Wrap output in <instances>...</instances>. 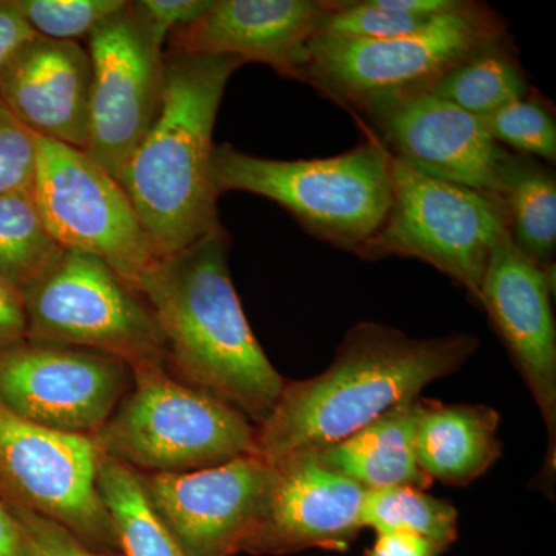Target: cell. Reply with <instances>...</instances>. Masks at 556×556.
<instances>
[{"instance_id":"obj_1","label":"cell","mask_w":556,"mask_h":556,"mask_svg":"<svg viewBox=\"0 0 556 556\" xmlns=\"http://www.w3.org/2000/svg\"><path fill=\"white\" fill-rule=\"evenodd\" d=\"M223 226L174 254L153 260L137 289L159 321L164 368L260 426L283 390L247 316L228 266Z\"/></svg>"},{"instance_id":"obj_2","label":"cell","mask_w":556,"mask_h":556,"mask_svg":"<svg viewBox=\"0 0 556 556\" xmlns=\"http://www.w3.org/2000/svg\"><path fill=\"white\" fill-rule=\"evenodd\" d=\"M478 346L479 339L466 332L415 339L361 321L348 329L324 372L285 382L273 412L257 426V455L274 464L336 444L463 368Z\"/></svg>"},{"instance_id":"obj_3","label":"cell","mask_w":556,"mask_h":556,"mask_svg":"<svg viewBox=\"0 0 556 556\" xmlns=\"http://www.w3.org/2000/svg\"><path fill=\"white\" fill-rule=\"evenodd\" d=\"M241 65L232 56L164 53L159 116L116 177L156 258L222 226L211 179L212 135L228 80Z\"/></svg>"},{"instance_id":"obj_4","label":"cell","mask_w":556,"mask_h":556,"mask_svg":"<svg viewBox=\"0 0 556 556\" xmlns=\"http://www.w3.org/2000/svg\"><path fill=\"white\" fill-rule=\"evenodd\" d=\"M507 39L500 16L463 0L422 30L390 39L314 36L308 47L306 83L339 104L379 113L428 93L445 75L479 50Z\"/></svg>"},{"instance_id":"obj_5","label":"cell","mask_w":556,"mask_h":556,"mask_svg":"<svg viewBox=\"0 0 556 556\" xmlns=\"http://www.w3.org/2000/svg\"><path fill=\"white\" fill-rule=\"evenodd\" d=\"M211 179L217 197L248 192L276 201L317 239L361 254L393 199L391 153L378 141L328 159H260L215 146Z\"/></svg>"},{"instance_id":"obj_6","label":"cell","mask_w":556,"mask_h":556,"mask_svg":"<svg viewBox=\"0 0 556 556\" xmlns=\"http://www.w3.org/2000/svg\"><path fill=\"white\" fill-rule=\"evenodd\" d=\"M98 452L141 475H178L257 455V427L179 382L164 365L131 369V387L90 437Z\"/></svg>"},{"instance_id":"obj_7","label":"cell","mask_w":556,"mask_h":556,"mask_svg":"<svg viewBox=\"0 0 556 556\" xmlns=\"http://www.w3.org/2000/svg\"><path fill=\"white\" fill-rule=\"evenodd\" d=\"M28 339L109 354L130 369L164 365L155 314L108 263L60 249L22 288Z\"/></svg>"},{"instance_id":"obj_8","label":"cell","mask_w":556,"mask_h":556,"mask_svg":"<svg viewBox=\"0 0 556 556\" xmlns=\"http://www.w3.org/2000/svg\"><path fill=\"white\" fill-rule=\"evenodd\" d=\"M393 199L361 257L422 260L456 281L479 306L490 252L508 230L500 197L430 177L391 155Z\"/></svg>"},{"instance_id":"obj_9","label":"cell","mask_w":556,"mask_h":556,"mask_svg":"<svg viewBox=\"0 0 556 556\" xmlns=\"http://www.w3.org/2000/svg\"><path fill=\"white\" fill-rule=\"evenodd\" d=\"M98 459L89 437L38 426L0 404V503L65 527L93 551L121 554Z\"/></svg>"},{"instance_id":"obj_10","label":"cell","mask_w":556,"mask_h":556,"mask_svg":"<svg viewBox=\"0 0 556 556\" xmlns=\"http://www.w3.org/2000/svg\"><path fill=\"white\" fill-rule=\"evenodd\" d=\"M33 199L62 249L108 263L137 288L156 260L129 197L118 179L84 150L39 137Z\"/></svg>"},{"instance_id":"obj_11","label":"cell","mask_w":556,"mask_h":556,"mask_svg":"<svg viewBox=\"0 0 556 556\" xmlns=\"http://www.w3.org/2000/svg\"><path fill=\"white\" fill-rule=\"evenodd\" d=\"M130 387L129 365L98 351L31 339L0 350V404L51 430L93 437Z\"/></svg>"},{"instance_id":"obj_12","label":"cell","mask_w":556,"mask_h":556,"mask_svg":"<svg viewBox=\"0 0 556 556\" xmlns=\"http://www.w3.org/2000/svg\"><path fill=\"white\" fill-rule=\"evenodd\" d=\"M89 138L84 152L118 177L159 116L164 93V51L150 40L130 2L89 36Z\"/></svg>"},{"instance_id":"obj_13","label":"cell","mask_w":556,"mask_h":556,"mask_svg":"<svg viewBox=\"0 0 556 556\" xmlns=\"http://www.w3.org/2000/svg\"><path fill=\"white\" fill-rule=\"evenodd\" d=\"M503 233L490 252L481 302L515 367L535 399L547 428V453L540 478L554 489L556 470V329L551 294L554 277Z\"/></svg>"},{"instance_id":"obj_14","label":"cell","mask_w":556,"mask_h":556,"mask_svg":"<svg viewBox=\"0 0 556 556\" xmlns=\"http://www.w3.org/2000/svg\"><path fill=\"white\" fill-rule=\"evenodd\" d=\"M138 475L153 510L186 556H230L243 552L257 525L274 464L248 455L189 473Z\"/></svg>"},{"instance_id":"obj_15","label":"cell","mask_w":556,"mask_h":556,"mask_svg":"<svg viewBox=\"0 0 556 556\" xmlns=\"http://www.w3.org/2000/svg\"><path fill=\"white\" fill-rule=\"evenodd\" d=\"M365 492L356 482L325 467L316 450L292 453L274 463L273 484L243 552L343 551L364 529L361 514Z\"/></svg>"},{"instance_id":"obj_16","label":"cell","mask_w":556,"mask_h":556,"mask_svg":"<svg viewBox=\"0 0 556 556\" xmlns=\"http://www.w3.org/2000/svg\"><path fill=\"white\" fill-rule=\"evenodd\" d=\"M331 9V0H215L203 17L172 33L164 53L262 62L306 83L309 42Z\"/></svg>"},{"instance_id":"obj_17","label":"cell","mask_w":556,"mask_h":556,"mask_svg":"<svg viewBox=\"0 0 556 556\" xmlns=\"http://www.w3.org/2000/svg\"><path fill=\"white\" fill-rule=\"evenodd\" d=\"M371 119L394 159L430 177L500 197L511 153L490 137L479 116L428 91Z\"/></svg>"},{"instance_id":"obj_18","label":"cell","mask_w":556,"mask_h":556,"mask_svg":"<svg viewBox=\"0 0 556 556\" xmlns=\"http://www.w3.org/2000/svg\"><path fill=\"white\" fill-rule=\"evenodd\" d=\"M91 61L76 40L36 36L0 72V101L39 137L86 150Z\"/></svg>"},{"instance_id":"obj_19","label":"cell","mask_w":556,"mask_h":556,"mask_svg":"<svg viewBox=\"0 0 556 556\" xmlns=\"http://www.w3.org/2000/svg\"><path fill=\"white\" fill-rule=\"evenodd\" d=\"M501 415L485 404H441L416 399L415 455L431 481L466 486L503 456Z\"/></svg>"},{"instance_id":"obj_20","label":"cell","mask_w":556,"mask_h":556,"mask_svg":"<svg viewBox=\"0 0 556 556\" xmlns=\"http://www.w3.org/2000/svg\"><path fill=\"white\" fill-rule=\"evenodd\" d=\"M415 416L416 399L399 404L356 433L316 450L318 459L367 492L394 485L427 490L433 481L416 460Z\"/></svg>"},{"instance_id":"obj_21","label":"cell","mask_w":556,"mask_h":556,"mask_svg":"<svg viewBox=\"0 0 556 556\" xmlns=\"http://www.w3.org/2000/svg\"><path fill=\"white\" fill-rule=\"evenodd\" d=\"M500 199L506 204L514 243L540 268H552L556 248L554 172L530 156L511 155Z\"/></svg>"},{"instance_id":"obj_22","label":"cell","mask_w":556,"mask_h":556,"mask_svg":"<svg viewBox=\"0 0 556 556\" xmlns=\"http://www.w3.org/2000/svg\"><path fill=\"white\" fill-rule=\"evenodd\" d=\"M98 486L124 556H186L153 510L137 471L112 457L98 459Z\"/></svg>"},{"instance_id":"obj_23","label":"cell","mask_w":556,"mask_h":556,"mask_svg":"<svg viewBox=\"0 0 556 556\" xmlns=\"http://www.w3.org/2000/svg\"><path fill=\"white\" fill-rule=\"evenodd\" d=\"M430 93L482 118L526 98L529 84L510 43L504 39L450 70Z\"/></svg>"},{"instance_id":"obj_24","label":"cell","mask_w":556,"mask_h":556,"mask_svg":"<svg viewBox=\"0 0 556 556\" xmlns=\"http://www.w3.org/2000/svg\"><path fill=\"white\" fill-rule=\"evenodd\" d=\"M362 527L380 533L408 532L447 548L457 535L453 504L412 485L368 490L362 503Z\"/></svg>"},{"instance_id":"obj_25","label":"cell","mask_w":556,"mask_h":556,"mask_svg":"<svg viewBox=\"0 0 556 556\" xmlns=\"http://www.w3.org/2000/svg\"><path fill=\"white\" fill-rule=\"evenodd\" d=\"M60 249L33 193L0 195V276L22 291Z\"/></svg>"},{"instance_id":"obj_26","label":"cell","mask_w":556,"mask_h":556,"mask_svg":"<svg viewBox=\"0 0 556 556\" xmlns=\"http://www.w3.org/2000/svg\"><path fill=\"white\" fill-rule=\"evenodd\" d=\"M485 129L497 144L510 146L530 159L548 164L556 160V124L551 110L538 98L527 94L490 115L482 116Z\"/></svg>"},{"instance_id":"obj_27","label":"cell","mask_w":556,"mask_h":556,"mask_svg":"<svg viewBox=\"0 0 556 556\" xmlns=\"http://www.w3.org/2000/svg\"><path fill=\"white\" fill-rule=\"evenodd\" d=\"M36 35L54 40L89 38L126 7V0H16Z\"/></svg>"},{"instance_id":"obj_28","label":"cell","mask_w":556,"mask_h":556,"mask_svg":"<svg viewBox=\"0 0 556 556\" xmlns=\"http://www.w3.org/2000/svg\"><path fill=\"white\" fill-rule=\"evenodd\" d=\"M437 16H412L383 9L376 0L332 2L318 35L353 39H390L422 30Z\"/></svg>"},{"instance_id":"obj_29","label":"cell","mask_w":556,"mask_h":556,"mask_svg":"<svg viewBox=\"0 0 556 556\" xmlns=\"http://www.w3.org/2000/svg\"><path fill=\"white\" fill-rule=\"evenodd\" d=\"M38 169L36 134L0 101V195L33 193Z\"/></svg>"},{"instance_id":"obj_30","label":"cell","mask_w":556,"mask_h":556,"mask_svg":"<svg viewBox=\"0 0 556 556\" xmlns=\"http://www.w3.org/2000/svg\"><path fill=\"white\" fill-rule=\"evenodd\" d=\"M215 0H137L130 11L142 30L159 49L164 51L167 38L186 25L203 17Z\"/></svg>"},{"instance_id":"obj_31","label":"cell","mask_w":556,"mask_h":556,"mask_svg":"<svg viewBox=\"0 0 556 556\" xmlns=\"http://www.w3.org/2000/svg\"><path fill=\"white\" fill-rule=\"evenodd\" d=\"M5 507L20 525L30 556H124L93 551L65 527L50 519L39 517L25 508Z\"/></svg>"},{"instance_id":"obj_32","label":"cell","mask_w":556,"mask_h":556,"mask_svg":"<svg viewBox=\"0 0 556 556\" xmlns=\"http://www.w3.org/2000/svg\"><path fill=\"white\" fill-rule=\"evenodd\" d=\"M28 339L27 314L20 288L0 276V350Z\"/></svg>"},{"instance_id":"obj_33","label":"cell","mask_w":556,"mask_h":556,"mask_svg":"<svg viewBox=\"0 0 556 556\" xmlns=\"http://www.w3.org/2000/svg\"><path fill=\"white\" fill-rule=\"evenodd\" d=\"M36 36L38 35L25 21L16 0H0V72Z\"/></svg>"},{"instance_id":"obj_34","label":"cell","mask_w":556,"mask_h":556,"mask_svg":"<svg viewBox=\"0 0 556 556\" xmlns=\"http://www.w3.org/2000/svg\"><path fill=\"white\" fill-rule=\"evenodd\" d=\"M442 551L441 544L415 533H380L367 556H438Z\"/></svg>"},{"instance_id":"obj_35","label":"cell","mask_w":556,"mask_h":556,"mask_svg":"<svg viewBox=\"0 0 556 556\" xmlns=\"http://www.w3.org/2000/svg\"><path fill=\"white\" fill-rule=\"evenodd\" d=\"M0 556H30L20 525L2 503H0Z\"/></svg>"}]
</instances>
